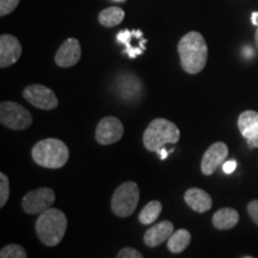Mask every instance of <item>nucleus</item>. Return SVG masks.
<instances>
[{
	"mask_svg": "<svg viewBox=\"0 0 258 258\" xmlns=\"http://www.w3.org/2000/svg\"><path fill=\"white\" fill-rule=\"evenodd\" d=\"M235 169H237V161L235 160L225 161L224 165H222V170H224V172L227 173V175H230V173L233 172Z\"/></svg>",
	"mask_w": 258,
	"mask_h": 258,
	"instance_id": "nucleus-27",
	"label": "nucleus"
},
{
	"mask_svg": "<svg viewBox=\"0 0 258 258\" xmlns=\"http://www.w3.org/2000/svg\"><path fill=\"white\" fill-rule=\"evenodd\" d=\"M251 18H252V23L258 27V12H253Z\"/></svg>",
	"mask_w": 258,
	"mask_h": 258,
	"instance_id": "nucleus-30",
	"label": "nucleus"
},
{
	"mask_svg": "<svg viewBox=\"0 0 258 258\" xmlns=\"http://www.w3.org/2000/svg\"><path fill=\"white\" fill-rule=\"evenodd\" d=\"M0 258H28L27 251L18 244L6 245L0 251Z\"/></svg>",
	"mask_w": 258,
	"mask_h": 258,
	"instance_id": "nucleus-22",
	"label": "nucleus"
},
{
	"mask_svg": "<svg viewBox=\"0 0 258 258\" xmlns=\"http://www.w3.org/2000/svg\"><path fill=\"white\" fill-rule=\"evenodd\" d=\"M184 201L196 213L208 212L213 206L211 195L200 188H190L186 190Z\"/></svg>",
	"mask_w": 258,
	"mask_h": 258,
	"instance_id": "nucleus-15",
	"label": "nucleus"
},
{
	"mask_svg": "<svg viewBox=\"0 0 258 258\" xmlns=\"http://www.w3.org/2000/svg\"><path fill=\"white\" fill-rule=\"evenodd\" d=\"M55 202V192L50 188H38L29 191L22 200V208L28 214H41L51 208Z\"/></svg>",
	"mask_w": 258,
	"mask_h": 258,
	"instance_id": "nucleus-7",
	"label": "nucleus"
},
{
	"mask_svg": "<svg viewBox=\"0 0 258 258\" xmlns=\"http://www.w3.org/2000/svg\"><path fill=\"white\" fill-rule=\"evenodd\" d=\"M246 258H250V257H246Z\"/></svg>",
	"mask_w": 258,
	"mask_h": 258,
	"instance_id": "nucleus-33",
	"label": "nucleus"
},
{
	"mask_svg": "<svg viewBox=\"0 0 258 258\" xmlns=\"http://www.w3.org/2000/svg\"><path fill=\"white\" fill-rule=\"evenodd\" d=\"M228 156V147L224 143H215L206 151L202 157L201 171L203 175L211 176L219 166L225 163Z\"/></svg>",
	"mask_w": 258,
	"mask_h": 258,
	"instance_id": "nucleus-10",
	"label": "nucleus"
},
{
	"mask_svg": "<svg viewBox=\"0 0 258 258\" xmlns=\"http://www.w3.org/2000/svg\"><path fill=\"white\" fill-rule=\"evenodd\" d=\"M140 200L139 186L133 180L122 183L111 198L112 213L118 218H128L135 212Z\"/></svg>",
	"mask_w": 258,
	"mask_h": 258,
	"instance_id": "nucleus-5",
	"label": "nucleus"
},
{
	"mask_svg": "<svg viewBox=\"0 0 258 258\" xmlns=\"http://www.w3.org/2000/svg\"><path fill=\"white\" fill-rule=\"evenodd\" d=\"M212 222L218 230H230L239 222V213L233 208H221L213 215Z\"/></svg>",
	"mask_w": 258,
	"mask_h": 258,
	"instance_id": "nucleus-16",
	"label": "nucleus"
},
{
	"mask_svg": "<svg viewBox=\"0 0 258 258\" xmlns=\"http://www.w3.org/2000/svg\"><path fill=\"white\" fill-rule=\"evenodd\" d=\"M191 241V234L189 231L180 228L171 234L167 240V249L172 253H182Z\"/></svg>",
	"mask_w": 258,
	"mask_h": 258,
	"instance_id": "nucleus-18",
	"label": "nucleus"
},
{
	"mask_svg": "<svg viewBox=\"0 0 258 258\" xmlns=\"http://www.w3.org/2000/svg\"><path fill=\"white\" fill-rule=\"evenodd\" d=\"M157 153L159 154V156H160V159H161V160L165 159V158L167 157V154H169V153H167V151L165 150V148H161V150H160V151H158Z\"/></svg>",
	"mask_w": 258,
	"mask_h": 258,
	"instance_id": "nucleus-28",
	"label": "nucleus"
},
{
	"mask_svg": "<svg viewBox=\"0 0 258 258\" xmlns=\"http://www.w3.org/2000/svg\"><path fill=\"white\" fill-rule=\"evenodd\" d=\"M121 89V96L124 99H135L138 96H140L141 90H143V84L141 80L135 76H125L124 78H121V84L118 83V90Z\"/></svg>",
	"mask_w": 258,
	"mask_h": 258,
	"instance_id": "nucleus-17",
	"label": "nucleus"
},
{
	"mask_svg": "<svg viewBox=\"0 0 258 258\" xmlns=\"http://www.w3.org/2000/svg\"><path fill=\"white\" fill-rule=\"evenodd\" d=\"M23 97L34 105L42 110H53L59 105V99L53 90L40 84H32L24 89Z\"/></svg>",
	"mask_w": 258,
	"mask_h": 258,
	"instance_id": "nucleus-8",
	"label": "nucleus"
},
{
	"mask_svg": "<svg viewBox=\"0 0 258 258\" xmlns=\"http://www.w3.org/2000/svg\"><path fill=\"white\" fill-rule=\"evenodd\" d=\"M179 139L178 127L166 118H154L143 135L144 146L150 152H158L167 144L175 145Z\"/></svg>",
	"mask_w": 258,
	"mask_h": 258,
	"instance_id": "nucleus-4",
	"label": "nucleus"
},
{
	"mask_svg": "<svg viewBox=\"0 0 258 258\" xmlns=\"http://www.w3.org/2000/svg\"><path fill=\"white\" fill-rule=\"evenodd\" d=\"M0 122L14 131H24L32 124V115L18 103L6 101L0 104Z\"/></svg>",
	"mask_w": 258,
	"mask_h": 258,
	"instance_id": "nucleus-6",
	"label": "nucleus"
},
{
	"mask_svg": "<svg viewBox=\"0 0 258 258\" xmlns=\"http://www.w3.org/2000/svg\"><path fill=\"white\" fill-rule=\"evenodd\" d=\"M123 124L117 117L106 116L97 124L95 138L99 145L106 146L120 141L123 137Z\"/></svg>",
	"mask_w": 258,
	"mask_h": 258,
	"instance_id": "nucleus-9",
	"label": "nucleus"
},
{
	"mask_svg": "<svg viewBox=\"0 0 258 258\" xmlns=\"http://www.w3.org/2000/svg\"><path fill=\"white\" fill-rule=\"evenodd\" d=\"M32 159L37 165L47 169H60L66 165L70 158V150L62 140L48 138L32 147Z\"/></svg>",
	"mask_w": 258,
	"mask_h": 258,
	"instance_id": "nucleus-3",
	"label": "nucleus"
},
{
	"mask_svg": "<svg viewBox=\"0 0 258 258\" xmlns=\"http://www.w3.org/2000/svg\"><path fill=\"white\" fill-rule=\"evenodd\" d=\"M247 212L252 221L258 226V200H253L247 205Z\"/></svg>",
	"mask_w": 258,
	"mask_h": 258,
	"instance_id": "nucleus-26",
	"label": "nucleus"
},
{
	"mask_svg": "<svg viewBox=\"0 0 258 258\" xmlns=\"http://www.w3.org/2000/svg\"><path fill=\"white\" fill-rule=\"evenodd\" d=\"M254 41H256V46L258 48V29H257V31H256V35H254Z\"/></svg>",
	"mask_w": 258,
	"mask_h": 258,
	"instance_id": "nucleus-31",
	"label": "nucleus"
},
{
	"mask_svg": "<svg viewBox=\"0 0 258 258\" xmlns=\"http://www.w3.org/2000/svg\"><path fill=\"white\" fill-rule=\"evenodd\" d=\"M163 206L159 201L148 202L139 214V221L143 225H151L159 218Z\"/></svg>",
	"mask_w": 258,
	"mask_h": 258,
	"instance_id": "nucleus-20",
	"label": "nucleus"
},
{
	"mask_svg": "<svg viewBox=\"0 0 258 258\" xmlns=\"http://www.w3.org/2000/svg\"><path fill=\"white\" fill-rule=\"evenodd\" d=\"M82 57V48L80 43L77 38L70 37L61 44L59 50L55 54V63L59 67L67 69V67H72Z\"/></svg>",
	"mask_w": 258,
	"mask_h": 258,
	"instance_id": "nucleus-12",
	"label": "nucleus"
},
{
	"mask_svg": "<svg viewBox=\"0 0 258 258\" xmlns=\"http://www.w3.org/2000/svg\"><path fill=\"white\" fill-rule=\"evenodd\" d=\"M238 128L251 148H258V112L246 110L238 118Z\"/></svg>",
	"mask_w": 258,
	"mask_h": 258,
	"instance_id": "nucleus-13",
	"label": "nucleus"
},
{
	"mask_svg": "<svg viewBox=\"0 0 258 258\" xmlns=\"http://www.w3.org/2000/svg\"><path fill=\"white\" fill-rule=\"evenodd\" d=\"M22 55V44L14 35L0 37V67L6 69L17 62Z\"/></svg>",
	"mask_w": 258,
	"mask_h": 258,
	"instance_id": "nucleus-11",
	"label": "nucleus"
},
{
	"mask_svg": "<svg viewBox=\"0 0 258 258\" xmlns=\"http://www.w3.org/2000/svg\"><path fill=\"white\" fill-rule=\"evenodd\" d=\"M116 258H145L143 253L139 252L134 247H123V249L118 251Z\"/></svg>",
	"mask_w": 258,
	"mask_h": 258,
	"instance_id": "nucleus-25",
	"label": "nucleus"
},
{
	"mask_svg": "<svg viewBox=\"0 0 258 258\" xmlns=\"http://www.w3.org/2000/svg\"><path fill=\"white\" fill-rule=\"evenodd\" d=\"M112 2H125V0H112Z\"/></svg>",
	"mask_w": 258,
	"mask_h": 258,
	"instance_id": "nucleus-32",
	"label": "nucleus"
},
{
	"mask_svg": "<svg viewBox=\"0 0 258 258\" xmlns=\"http://www.w3.org/2000/svg\"><path fill=\"white\" fill-rule=\"evenodd\" d=\"M180 66L184 72L198 74L206 67L208 47L206 40L198 31H190L180 38L178 47Z\"/></svg>",
	"mask_w": 258,
	"mask_h": 258,
	"instance_id": "nucleus-1",
	"label": "nucleus"
},
{
	"mask_svg": "<svg viewBox=\"0 0 258 258\" xmlns=\"http://www.w3.org/2000/svg\"><path fill=\"white\" fill-rule=\"evenodd\" d=\"M133 35H134V31H129V30H123L117 34L118 42H121V43L124 44L125 53H127L128 56L132 57V59H134V57H137L138 55H141V54L144 53V49H141V48L132 47L131 41H132V37H133Z\"/></svg>",
	"mask_w": 258,
	"mask_h": 258,
	"instance_id": "nucleus-21",
	"label": "nucleus"
},
{
	"mask_svg": "<svg viewBox=\"0 0 258 258\" xmlns=\"http://www.w3.org/2000/svg\"><path fill=\"white\" fill-rule=\"evenodd\" d=\"M19 4V0H0V16L5 17L6 15L15 11Z\"/></svg>",
	"mask_w": 258,
	"mask_h": 258,
	"instance_id": "nucleus-24",
	"label": "nucleus"
},
{
	"mask_svg": "<svg viewBox=\"0 0 258 258\" xmlns=\"http://www.w3.org/2000/svg\"><path fill=\"white\" fill-rule=\"evenodd\" d=\"M244 55L246 56V57H251L253 55V51L251 50V48H249V47H246L244 49Z\"/></svg>",
	"mask_w": 258,
	"mask_h": 258,
	"instance_id": "nucleus-29",
	"label": "nucleus"
},
{
	"mask_svg": "<svg viewBox=\"0 0 258 258\" xmlns=\"http://www.w3.org/2000/svg\"><path fill=\"white\" fill-rule=\"evenodd\" d=\"M175 232L173 224L169 220L158 222L157 225L148 228L144 235V243L148 247H157L169 240L171 234Z\"/></svg>",
	"mask_w": 258,
	"mask_h": 258,
	"instance_id": "nucleus-14",
	"label": "nucleus"
},
{
	"mask_svg": "<svg viewBox=\"0 0 258 258\" xmlns=\"http://www.w3.org/2000/svg\"><path fill=\"white\" fill-rule=\"evenodd\" d=\"M124 19V11L120 8H112L104 9L98 16V21L103 27L112 28L116 25L121 24Z\"/></svg>",
	"mask_w": 258,
	"mask_h": 258,
	"instance_id": "nucleus-19",
	"label": "nucleus"
},
{
	"mask_svg": "<svg viewBox=\"0 0 258 258\" xmlns=\"http://www.w3.org/2000/svg\"><path fill=\"white\" fill-rule=\"evenodd\" d=\"M10 196V180L5 173H0V207H4Z\"/></svg>",
	"mask_w": 258,
	"mask_h": 258,
	"instance_id": "nucleus-23",
	"label": "nucleus"
},
{
	"mask_svg": "<svg viewBox=\"0 0 258 258\" xmlns=\"http://www.w3.org/2000/svg\"><path fill=\"white\" fill-rule=\"evenodd\" d=\"M36 233L38 239L46 246H56L62 241L67 230V218L57 208H49L41 213L37 218Z\"/></svg>",
	"mask_w": 258,
	"mask_h": 258,
	"instance_id": "nucleus-2",
	"label": "nucleus"
}]
</instances>
